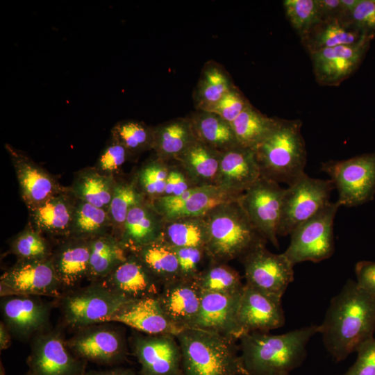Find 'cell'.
Masks as SVG:
<instances>
[{
	"label": "cell",
	"instance_id": "cell-1",
	"mask_svg": "<svg viewBox=\"0 0 375 375\" xmlns=\"http://www.w3.org/2000/svg\"><path fill=\"white\" fill-rule=\"evenodd\" d=\"M375 295L348 280L330 302L319 325L323 344L336 362L345 360L374 337Z\"/></svg>",
	"mask_w": 375,
	"mask_h": 375
},
{
	"label": "cell",
	"instance_id": "cell-2",
	"mask_svg": "<svg viewBox=\"0 0 375 375\" xmlns=\"http://www.w3.org/2000/svg\"><path fill=\"white\" fill-rule=\"evenodd\" d=\"M319 333L310 325L283 334L251 332L240 340V353L247 375H287L300 367L307 356V345Z\"/></svg>",
	"mask_w": 375,
	"mask_h": 375
},
{
	"label": "cell",
	"instance_id": "cell-3",
	"mask_svg": "<svg viewBox=\"0 0 375 375\" xmlns=\"http://www.w3.org/2000/svg\"><path fill=\"white\" fill-rule=\"evenodd\" d=\"M183 375H247L236 340L196 328L176 335Z\"/></svg>",
	"mask_w": 375,
	"mask_h": 375
},
{
	"label": "cell",
	"instance_id": "cell-4",
	"mask_svg": "<svg viewBox=\"0 0 375 375\" xmlns=\"http://www.w3.org/2000/svg\"><path fill=\"white\" fill-rule=\"evenodd\" d=\"M208 231L205 248L209 262L240 259L267 241L259 233L238 200L220 204L203 215Z\"/></svg>",
	"mask_w": 375,
	"mask_h": 375
},
{
	"label": "cell",
	"instance_id": "cell-5",
	"mask_svg": "<svg viewBox=\"0 0 375 375\" xmlns=\"http://www.w3.org/2000/svg\"><path fill=\"white\" fill-rule=\"evenodd\" d=\"M301 126L299 119L278 118L271 133L253 149L262 176L289 186L306 174Z\"/></svg>",
	"mask_w": 375,
	"mask_h": 375
},
{
	"label": "cell",
	"instance_id": "cell-6",
	"mask_svg": "<svg viewBox=\"0 0 375 375\" xmlns=\"http://www.w3.org/2000/svg\"><path fill=\"white\" fill-rule=\"evenodd\" d=\"M340 207L337 201H330L291 232L283 253L294 266L306 261L318 262L333 254V223Z\"/></svg>",
	"mask_w": 375,
	"mask_h": 375
},
{
	"label": "cell",
	"instance_id": "cell-7",
	"mask_svg": "<svg viewBox=\"0 0 375 375\" xmlns=\"http://www.w3.org/2000/svg\"><path fill=\"white\" fill-rule=\"evenodd\" d=\"M338 191L340 206L355 207L373 200L375 194V151L347 160L322 164Z\"/></svg>",
	"mask_w": 375,
	"mask_h": 375
},
{
	"label": "cell",
	"instance_id": "cell-8",
	"mask_svg": "<svg viewBox=\"0 0 375 375\" xmlns=\"http://www.w3.org/2000/svg\"><path fill=\"white\" fill-rule=\"evenodd\" d=\"M333 182L310 177L303 174L297 181L284 190L278 236L290 235L330 202Z\"/></svg>",
	"mask_w": 375,
	"mask_h": 375
},
{
	"label": "cell",
	"instance_id": "cell-9",
	"mask_svg": "<svg viewBox=\"0 0 375 375\" xmlns=\"http://www.w3.org/2000/svg\"><path fill=\"white\" fill-rule=\"evenodd\" d=\"M131 300L97 281L63 299L64 316L69 324L76 327L106 322Z\"/></svg>",
	"mask_w": 375,
	"mask_h": 375
},
{
	"label": "cell",
	"instance_id": "cell-10",
	"mask_svg": "<svg viewBox=\"0 0 375 375\" xmlns=\"http://www.w3.org/2000/svg\"><path fill=\"white\" fill-rule=\"evenodd\" d=\"M284 190L279 183L261 176L238 199L256 230L276 248Z\"/></svg>",
	"mask_w": 375,
	"mask_h": 375
},
{
	"label": "cell",
	"instance_id": "cell-11",
	"mask_svg": "<svg viewBox=\"0 0 375 375\" xmlns=\"http://www.w3.org/2000/svg\"><path fill=\"white\" fill-rule=\"evenodd\" d=\"M243 265L246 284L269 294L282 297L294 281V265L283 253H274L262 242L239 259Z\"/></svg>",
	"mask_w": 375,
	"mask_h": 375
},
{
	"label": "cell",
	"instance_id": "cell-12",
	"mask_svg": "<svg viewBox=\"0 0 375 375\" xmlns=\"http://www.w3.org/2000/svg\"><path fill=\"white\" fill-rule=\"evenodd\" d=\"M60 287L51 258L18 260L0 279L3 297L12 295L58 297Z\"/></svg>",
	"mask_w": 375,
	"mask_h": 375
},
{
	"label": "cell",
	"instance_id": "cell-13",
	"mask_svg": "<svg viewBox=\"0 0 375 375\" xmlns=\"http://www.w3.org/2000/svg\"><path fill=\"white\" fill-rule=\"evenodd\" d=\"M18 181L22 199L28 210L42 203L51 197L65 192L67 187L24 152L10 144H5Z\"/></svg>",
	"mask_w": 375,
	"mask_h": 375
},
{
	"label": "cell",
	"instance_id": "cell-14",
	"mask_svg": "<svg viewBox=\"0 0 375 375\" xmlns=\"http://www.w3.org/2000/svg\"><path fill=\"white\" fill-rule=\"evenodd\" d=\"M281 299L245 283L238 312L241 336L251 332H269L283 326L285 319Z\"/></svg>",
	"mask_w": 375,
	"mask_h": 375
},
{
	"label": "cell",
	"instance_id": "cell-15",
	"mask_svg": "<svg viewBox=\"0 0 375 375\" xmlns=\"http://www.w3.org/2000/svg\"><path fill=\"white\" fill-rule=\"evenodd\" d=\"M133 351L141 375H183L181 348L175 335H137Z\"/></svg>",
	"mask_w": 375,
	"mask_h": 375
},
{
	"label": "cell",
	"instance_id": "cell-16",
	"mask_svg": "<svg viewBox=\"0 0 375 375\" xmlns=\"http://www.w3.org/2000/svg\"><path fill=\"white\" fill-rule=\"evenodd\" d=\"M59 333L40 335L27 363L33 375H85V365L69 350Z\"/></svg>",
	"mask_w": 375,
	"mask_h": 375
},
{
	"label": "cell",
	"instance_id": "cell-17",
	"mask_svg": "<svg viewBox=\"0 0 375 375\" xmlns=\"http://www.w3.org/2000/svg\"><path fill=\"white\" fill-rule=\"evenodd\" d=\"M372 40L326 48L310 53L315 79L322 85L338 86L360 65Z\"/></svg>",
	"mask_w": 375,
	"mask_h": 375
},
{
	"label": "cell",
	"instance_id": "cell-18",
	"mask_svg": "<svg viewBox=\"0 0 375 375\" xmlns=\"http://www.w3.org/2000/svg\"><path fill=\"white\" fill-rule=\"evenodd\" d=\"M240 196L231 194L211 185L194 187L180 195L162 196L150 201L165 220H171L203 216L213 208L238 200Z\"/></svg>",
	"mask_w": 375,
	"mask_h": 375
},
{
	"label": "cell",
	"instance_id": "cell-19",
	"mask_svg": "<svg viewBox=\"0 0 375 375\" xmlns=\"http://www.w3.org/2000/svg\"><path fill=\"white\" fill-rule=\"evenodd\" d=\"M242 292L225 294L201 290L199 311L192 328L239 340L241 333L238 312Z\"/></svg>",
	"mask_w": 375,
	"mask_h": 375
},
{
	"label": "cell",
	"instance_id": "cell-20",
	"mask_svg": "<svg viewBox=\"0 0 375 375\" xmlns=\"http://www.w3.org/2000/svg\"><path fill=\"white\" fill-rule=\"evenodd\" d=\"M147 335H176L183 329L175 325L164 312L158 296L133 299L108 318Z\"/></svg>",
	"mask_w": 375,
	"mask_h": 375
},
{
	"label": "cell",
	"instance_id": "cell-21",
	"mask_svg": "<svg viewBox=\"0 0 375 375\" xmlns=\"http://www.w3.org/2000/svg\"><path fill=\"white\" fill-rule=\"evenodd\" d=\"M67 345L78 358L97 363H118L126 356L122 335L108 328L85 330L67 341Z\"/></svg>",
	"mask_w": 375,
	"mask_h": 375
},
{
	"label": "cell",
	"instance_id": "cell-22",
	"mask_svg": "<svg viewBox=\"0 0 375 375\" xmlns=\"http://www.w3.org/2000/svg\"><path fill=\"white\" fill-rule=\"evenodd\" d=\"M260 176L254 151L238 145L222 153L215 185L240 196Z\"/></svg>",
	"mask_w": 375,
	"mask_h": 375
},
{
	"label": "cell",
	"instance_id": "cell-23",
	"mask_svg": "<svg viewBox=\"0 0 375 375\" xmlns=\"http://www.w3.org/2000/svg\"><path fill=\"white\" fill-rule=\"evenodd\" d=\"M201 290L194 280L179 278L164 285L158 299L170 320L181 329L192 328L199 314Z\"/></svg>",
	"mask_w": 375,
	"mask_h": 375
},
{
	"label": "cell",
	"instance_id": "cell-24",
	"mask_svg": "<svg viewBox=\"0 0 375 375\" xmlns=\"http://www.w3.org/2000/svg\"><path fill=\"white\" fill-rule=\"evenodd\" d=\"M99 281L130 299L158 296L162 288L132 252L129 253L125 261Z\"/></svg>",
	"mask_w": 375,
	"mask_h": 375
},
{
	"label": "cell",
	"instance_id": "cell-25",
	"mask_svg": "<svg viewBox=\"0 0 375 375\" xmlns=\"http://www.w3.org/2000/svg\"><path fill=\"white\" fill-rule=\"evenodd\" d=\"M1 307L6 326L18 337L43 329L49 321V306L33 296L3 297Z\"/></svg>",
	"mask_w": 375,
	"mask_h": 375
},
{
	"label": "cell",
	"instance_id": "cell-26",
	"mask_svg": "<svg viewBox=\"0 0 375 375\" xmlns=\"http://www.w3.org/2000/svg\"><path fill=\"white\" fill-rule=\"evenodd\" d=\"M165 219L147 199L131 209L119 240L130 252L161 239Z\"/></svg>",
	"mask_w": 375,
	"mask_h": 375
},
{
	"label": "cell",
	"instance_id": "cell-27",
	"mask_svg": "<svg viewBox=\"0 0 375 375\" xmlns=\"http://www.w3.org/2000/svg\"><path fill=\"white\" fill-rule=\"evenodd\" d=\"M76 199L67 190L28 209V223L41 233L68 238Z\"/></svg>",
	"mask_w": 375,
	"mask_h": 375
},
{
	"label": "cell",
	"instance_id": "cell-28",
	"mask_svg": "<svg viewBox=\"0 0 375 375\" xmlns=\"http://www.w3.org/2000/svg\"><path fill=\"white\" fill-rule=\"evenodd\" d=\"M89 240L65 238L51 259L62 287L76 285L88 277L90 267Z\"/></svg>",
	"mask_w": 375,
	"mask_h": 375
},
{
	"label": "cell",
	"instance_id": "cell-29",
	"mask_svg": "<svg viewBox=\"0 0 375 375\" xmlns=\"http://www.w3.org/2000/svg\"><path fill=\"white\" fill-rule=\"evenodd\" d=\"M152 149L159 159L170 163L178 159L197 140L188 117H180L153 126Z\"/></svg>",
	"mask_w": 375,
	"mask_h": 375
},
{
	"label": "cell",
	"instance_id": "cell-30",
	"mask_svg": "<svg viewBox=\"0 0 375 375\" xmlns=\"http://www.w3.org/2000/svg\"><path fill=\"white\" fill-rule=\"evenodd\" d=\"M300 38L310 54L321 49L353 44L370 39L350 22L340 18L319 21Z\"/></svg>",
	"mask_w": 375,
	"mask_h": 375
},
{
	"label": "cell",
	"instance_id": "cell-31",
	"mask_svg": "<svg viewBox=\"0 0 375 375\" xmlns=\"http://www.w3.org/2000/svg\"><path fill=\"white\" fill-rule=\"evenodd\" d=\"M115 185V176L103 174L90 167L74 174L69 190L76 199L108 210Z\"/></svg>",
	"mask_w": 375,
	"mask_h": 375
},
{
	"label": "cell",
	"instance_id": "cell-32",
	"mask_svg": "<svg viewBox=\"0 0 375 375\" xmlns=\"http://www.w3.org/2000/svg\"><path fill=\"white\" fill-rule=\"evenodd\" d=\"M188 117L199 142L221 153L239 145L231 124L217 115L197 110Z\"/></svg>",
	"mask_w": 375,
	"mask_h": 375
},
{
	"label": "cell",
	"instance_id": "cell-33",
	"mask_svg": "<svg viewBox=\"0 0 375 375\" xmlns=\"http://www.w3.org/2000/svg\"><path fill=\"white\" fill-rule=\"evenodd\" d=\"M90 267L88 277L92 281L105 278L126 260L130 251L112 233L89 240Z\"/></svg>",
	"mask_w": 375,
	"mask_h": 375
},
{
	"label": "cell",
	"instance_id": "cell-34",
	"mask_svg": "<svg viewBox=\"0 0 375 375\" xmlns=\"http://www.w3.org/2000/svg\"><path fill=\"white\" fill-rule=\"evenodd\" d=\"M222 153L197 140L175 162L196 186L215 185Z\"/></svg>",
	"mask_w": 375,
	"mask_h": 375
},
{
	"label": "cell",
	"instance_id": "cell-35",
	"mask_svg": "<svg viewBox=\"0 0 375 375\" xmlns=\"http://www.w3.org/2000/svg\"><path fill=\"white\" fill-rule=\"evenodd\" d=\"M132 253L162 286L180 278L175 250L161 239Z\"/></svg>",
	"mask_w": 375,
	"mask_h": 375
},
{
	"label": "cell",
	"instance_id": "cell-36",
	"mask_svg": "<svg viewBox=\"0 0 375 375\" xmlns=\"http://www.w3.org/2000/svg\"><path fill=\"white\" fill-rule=\"evenodd\" d=\"M161 240L173 248H206L207 226L203 216L165 220Z\"/></svg>",
	"mask_w": 375,
	"mask_h": 375
},
{
	"label": "cell",
	"instance_id": "cell-37",
	"mask_svg": "<svg viewBox=\"0 0 375 375\" xmlns=\"http://www.w3.org/2000/svg\"><path fill=\"white\" fill-rule=\"evenodd\" d=\"M108 233L112 224L108 210L76 199L69 237L90 240Z\"/></svg>",
	"mask_w": 375,
	"mask_h": 375
},
{
	"label": "cell",
	"instance_id": "cell-38",
	"mask_svg": "<svg viewBox=\"0 0 375 375\" xmlns=\"http://www.w3.org/2000/svg\"><path fill=\"white\" fill-rule=\"evenodd\" d=\"M278 118L268 117L251 104L231 124L238 144L253 149L273 130Z\"/></svg>",
	"mask_w": 375,
	"mask_h": 375
},
{
	"label": "cell",
	"instance_id": "cell-39",
	"mask_svg": "<svg viewBox=\"0 0 375 375\" xmlns=\"http://www.w3.org/2000/svg\"><path fill=\"white\" fill-rule=\"evenodd\" d=\"M147 200L138 189L134 176H115V185L108 211L112 224V234L119 238L131 208Z\"/></svg>",
	"mask_w": 375,
	"mask_h": 375
},
{
	"label": "cell",
	"instance_id": "cell-40",
	"mask_svg": "<svg viewBox=\"0 0 375 375\" xmlns=\"http://www.w3.org/2000/svg\"><path fill=\"white\" fill-rule=\"evenodd\" d=\"M203 291L225 294H239L244 289L239 273L226 263L209 262L195 278Z\"/></svg>",
	"mask_w": 375,
	"mask_h": 375
},
{
	"label": "cell",
	"instance_id": "cell-41",
	"mask_svg": "<svg viewBox=\"0 0 375 375\" xmlns=\"http://www.w3.org/2000/svg\"><path fill=\"white\" fill-rule=\"evenodd\" d=\"M110 137L126 148L132 156L153 148V126L143 122L133 119L118 122L112 128Z\"/></svg>",
	"mask_w": 375,
	"mask_h": 375
},
{
	"label": "cell",
	"instance_id": "cell-42",
	"mask_svg": "<svg viewBox=\"0 0 375 375\" xmlns=\"http://www.w3.org/2000/svg\"><path fill=\"white\" fill-rule=\"evenodd\" d=\"M228 76L220 67L210 65L201 77L197 91V110H208L233 89Z\"/></svg>",
	"mask_w": 375,
	"mask_h": 375
},
{
	"label": "cell",
	"instance_id": "cell-43",
	"mask_svg": "<svg viewBox=\"0 0 375 375\" xmlns=\"http://www.w3.org/2000/svg\"><path fill=\"white\" fill-rule=\"evenodd\" d=\"M170 163L156 156L146 160L133 175L136 185L149 201L162 197Z\"/></svg>",
	"mask_w": 375,
	"mask_h": 375
},
{
	"label": "cell",
	"instance_id": "cell-44",
	"mask_svg": "<svg viewBox=\"0 0 375 375\" xmlns=\"http://www.w3.org/2000/svg\"><path fill=\"white\" fill-rule=\"evenodd\" d=\"M10 249L18 260H43L51 256L48 242L29 223L11 239Z\"/></svg>",
	"mask_w": 375,
	"mask_h": 375
},
{
	"label": "cell",
	"instance_id": "cell-45",
	"mask_svg": "<svg viewBox=\"0 0 375 375\" xmlns=\"http://www.w3.org/2000/svg\"><path fill=\"white\" fill-rule=\"evenodd\" d=\"M285 15L300 38L321 21L317 0H285Z\"/></svg>",
	"mask_w": 375,
	"mask_h": 375
},
{
	"label": "cell",
	"instance_id": "cell-46",
	"mask_svg": "<svg viewBox=\"0 0 375 375\" xmlns=\"http://www.w3.org/2000/svg\"><path fill=\"white\" fill-rule=\"evenodd\" d=\"M132 157L126 148L110 137L94 167L103 174L116 176L122 167Z\"/></svg>",
	"mask_w": 375,
	"mask_h": 375
},
{
	"label": "cell",
	"instance_id": "cell-47",
	"mask_svg": "<svg viewBox=\"0 0 375 375\" xmlns=\"http://www.w3.org/2000/svg\"><path fill=\"white\" fill-rule=\"evenodd\" d=\"M250 104L235 87L206 111L213 112L231 124Z\"/></svg>",
	"mask_w": 375,
	"mask_h": 375
},
{
	"label": "cell",
	"instance_id": "cell-48",
	"mask_svg": "<svg viewBox=\"0 0 375 375\" xmlns=\"http://www.w3.org/2000/svg\"><path fill=\"white\" fill-rule=\"evenodd\" d=\"M177 256L180 278L194 280L202 270L204 258H208L204 249L197 247L174 248Z\"/></svg>",
	"mask_w": 375,
	"mask_h": 375
},
{
	"label": "cell",
	"instance_id": "cell-49",
	"mask_svg": "<svg viewBox=\"0 0 375 375\" xmlns=\"http://www.w3.org/2000/svg\"><path fill=\"white\" fill-rule=\"evenodd\" d=\"M349 22L365 36L375 38V0H360Z\"/></svg>",
	"mask_w": 375,
	"mask_h": 375
},
{
	"label": "cell",
	"instance_id": "cell-50",
	"mask_svg": "<svg viewBox=\"0 0 375 375\" xmlns=\"http://www.w3.org/2000/svg\"><path fill=\"white\" fill-rule=\"evenodd\" d=\"M356 352L355 362L344 373L337 375H375V337L363 342Z\"/></svg>",
	"mask_w": 375,
	"mask_h": 375
},
{
	"label": "cell",
	"instance_id": "cell-51",
	"mask_svg": "<svg viewBox=\"0 0 375 375\" xmlns=\"http://www.w3.org/2000/svg\"><path fill=\"white\" fill-rule=\"evenodd\" d=\"M197 187L178 164H171L163 196H178L190 188Z\"/></svg>",
	"mask_w": 375,
	"mask_h": 375
},
{
	"label": "cell",
	"instance_id": "cell-52",
	"mask_svg": "<svg viewBox=\"0 0 375 375\" xmlns=\"http://www.w3.org/2000/svg\"><path fill=\"white\" fill-rule=\"evenodd\" d=\"M355 274L358 285L375 295V261L358 262L355 266Z\"/></svg>",
	"mask_w": 375,
	"mask_h": 375
},
{
	"label": "cell",
	"instance_id": "cell-53",
	"mask_svg": "<svg viewBox=\"0 0 375 375\" xmlns=\"http://www.w3.org/2000/svg\"><path fill=\"white\" fill-rule=\"evenodd\" d=\"M321 20L341 19L340 0H317Z\"/></svg>",
	"mask_w": 375,
	"mask_h": 375
},
{
	"label": "cell",
	"instance_id": "cell-54",
	"mask_svg": "<svg viewBox=\"0 0 375 375\" xmlns=\"http://www.w3.org/2000/svg\"><path fill=\"white\" fill-rule=\"evenodd\" d=\"M10 335L8 331L7 326L1 323L0 325V349L1 350H4L8 349L11 343Z\"/></svg>",
	"mask_w": 375,
	"mask_h": 375
},
{
	"label": "cell",
	"instance_id": "cell-55",
	"mask_svg": "<svg viewBox=\"0 0 375 375\" xmlns=\"http://www.w3.org/2000/svg\"><path fill=\"white\" fill-rule=\"evenodd\" d=\"M87 375H136L132 370L127 369H117L108 371H91Z\"/></svg>",
	"mask_w": 375,
	"mask_h": 375
},
{
	"label": "cell",
	"instance_id": "cell-56",
	"mask_svg": "<svg viewBox=\"0 0 375 375\" xmlns=\"http://www.w3.org/2000/svg\"><path fill=\"white\" fill-rule=\"evenodd\" d=\"M0 375H6L4 367L2 365L1 362V367H0Z\"/></svg>",
	"mask_w": 375,
	"mask_h": 375
},
{
	"label": "cell",
	"instance_id": "cell-57",
	"mask_svg": "<svg viewBox=\"0 0 375 375\" xmlns=\"http://www.w3.org/2000/svg\"><path fill=\"white\" fill-rule=\"evenodd\" d=\"M25 375H33L30 372L26 373Z\"/></svg>",
	"mask_w": 375,
	"mask_h": 375
},
{
	"label": "cell",
	"instance_id": "cell-58",
	"mask_svg": "<svg viewBox=\"0 0 375 375\" xmlns=\"http://www.w3.org/2000/svg\"><path fill=\"white\" fill-rule=\"evenodd\" d=\"M287 375H291V374H287Z\"/></svg>",
	"mask_w": 375,
	"mask_h": 375
}]
</instances>
